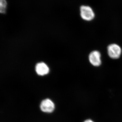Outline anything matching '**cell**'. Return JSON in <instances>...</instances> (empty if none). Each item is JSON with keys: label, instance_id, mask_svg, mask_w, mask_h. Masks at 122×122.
<instances>
[{"label": "cell", "instance_id": "cell-1", "mask_svg": "<svg viewBox=\"0 0 122 122\" xmlns=\"http://www.w3.org/2000/svg\"><path fill=\"white\" fill-rule=\"evenodd\" d=\"M81 17L85 20H91L95 17L94 13L91 8L89 6L82 5L80 8Z\"/></svg>", "mask_w": 122, "mask_h": 122}, {"label": "cell", "instance_id": "cell-2", "mask_svg": "<svg viewBox=\"0 0 122 122\" xmlns=\"http://www.w3.org/2000/svg\"><path fill=\"white\" fill-rule=\"evenodd\" d=\"M107 52L109 56L114 59H117L120 56L122 50L119 46L116 44L110 45L107 47Z\"/></svg>", "mask_w": 122, "mask_h": 122}, {"label": "cell", "instance_id": "cell-3", "mask_svg": "<svg viewBox=\"0 0 122 122\" xmlns=\"http://www.w3.org/2000/svg\"><path fill=\"white\" fill-rule=\"evenodd\" d=\"M42 111L46 113H51L55 109V105L52 100L46 99L42 102L41 105Z\"/></svg>", "mask_w": 122, "mask_h": 122}, {"label": "cell", "instance_id": "cell-4", "mask_svg": "<svg viewBox=\"0 0 122 122\" xmlns=\"http://www.w3.org/2000/svg\"><path fill=\"white\" fill-rule=\"evenodd\" d=\"M101 54L97 51H92L89 55V60L92 65L95 66H98L101 64Z\"/></svg>", "mask_w": 122, "mask_h": 122}, {"label": "cell", "instance_id": "cell-5", "mask_svg": "<svg viewBox=\"0 0 122 122\" xmlns=\"http://www.w3.org/2000/svg\"><path fill=\"white\" fill-rule=\"evenodd\" d=\"M35 71L40 76H44L49 72V68L44 62L38 63L35 66Z\"/></svg>", "mask_w": 122, "mask_h": 122}, {"label": "cell", "instance_id": "cell-6", "mask_svg": "<svg viewBox=\"0 0 122 122\" xmlns=\"http://www.w3.org/2000/svg\"><path fill=\"white\" fill-rule=\"evenodd\" d=\"M7 3L6 0H0V13L5 14L7 10Z\"/></svg>", "mask_w": 122, "mask_h": 122}, {"label": "cell", "instance_id": "cell-7", "mask_svg": "<svg viewBox=\"0 0 122 122\" xmlns=\"http://www.w3.org/2000/svg\"><path fill=\"white\" fill-rule=\"evenodd\" d=\"M94 122L93 121V120H91V119H87V120H85V122Z\"/></svg>", "mask_w": 122, "mask_h": 122}]
</instances>
